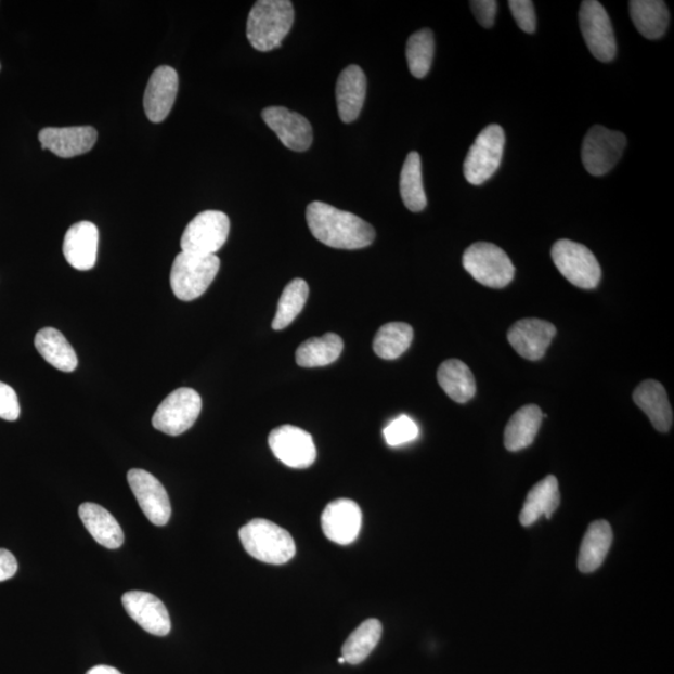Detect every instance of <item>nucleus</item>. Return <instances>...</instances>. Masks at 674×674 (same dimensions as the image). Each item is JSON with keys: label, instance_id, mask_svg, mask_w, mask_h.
I'll list each match as a JSON object with an SVG mask.
<instances>
[{"label": "nucleus", "instance_id": "1", "mask_svg": "<svg viewBox=\"0 0 674 674\" xmlns=\"http://www.w3.org/2000/svg\"><path fill=\"white\" fill-rule=\"evenodd\" d=\"M307 221L315 239L334 249H364L375 241V230L365 220L326 203L309 204Z\"/></svg>", "mask_w": 674, "mask_h": 674}, {"label": "nucleus", "instance_id": "2", "mask_svg": "<svg viewBox=\"0 0 674 674\" xmlns=\"http://www.w3.org/2000/svg\"><path fill=\"white\" fill-rule=\"evenodd\" d=\"M295 20L290 0H259L251 8L246 36L254 49L270 52L282 46Z\"/></svg>", "mask_w": 674, "mask_h": 674}, {"label": "nucleus", "instance_id": "3", "mask_svg": "<svg viewBox=\"0 0 674 674\" xmlns=\"http://www.w3.org/2000/svg\"><path fill=\"white\" fill-rule=\"evenodd\" d=\"M239 536L246 553L260 562L284 565L296 554L291 534L264 519H255L245 524Z\"/></svg>", "mask_w": 674, "mask_h": 674}, {"label": "nucleus", "instance_id": "4", "mask_svg": "<svg viewBox=\"0 0 674 674\" xmlns=\"http://www.w3.org/2000/svg\"><path fill=\"white\" fill-rule=\"evenodd\" d=\"M220 270L217 255L180 252L172 262L171 290L182 301H193L209 289Z\"/></svg>", "mask_w": 674, "mask_h": 674}, {"label": "nucleus", "instance_id": "5", "mask_svg": "<svg viewBox=\"0 0 674 674\" xmlns=\"http://www.w3.org/2000/svg\"><path fill=\"white\" fill-rule=\"evenodd\" d=\"M463 264L476 282L492 289H503L514 281L513 261L495 244H472L464 254Z\"/></svg>", "mask_w": 674, "mask_h": 674}, {"label": "nucleus", "instance_id": "6", "mask_svg": "<svg viewBox=\"0 0 674 674\" xmlns=\"http://www.w3.org/2000/svg\"><path fill=\"white\" fill-rule=\"evenodd\" d=\"M506 137L497 125L484 128L476 138L464 163V174L471 185H482L495 174L503 161Z\"/></svg>", "mask_w": 674, "mask_h": 674}, {"label": "nucleus", "instance_id": "7", "mask_svg": "<svg viewBox=\"0 0 674 674\" xmlns=\"http://www.w3.org/2000/svg\"><path fill=\"white\" fill-rule=\"evenodd\" d=\"M550 255L558 271L580 289H595L601 282V267L594 252L585 245L567 239L558 241Z\"/></svg>", "mask_w": 674, "mask_h": 674}, {"label": "nucleus", "instance_id": "8", "mask_svg": "<svg viewBox=\"0 0 674 674\" xmlns=\"http://www.w3.org/2000/svg\"><path fill=\"white\" fill-rule=\"evenodd\" d=\"M627 139L620 131L596 126L589 129L582 145V163L591 176L604 177L618 164Z\"/></svg>", "mask_w": 674, "mask_h": 674}, {"label": "nucleus", "instance_id": "9", "mask_svg": "<svg viewBox=\"0 0 674 674\" xmlns=\"http://www.w3.org/2000/svg\"><path fill=\"white\" fill-rule=\"evenodd\" d=\"M202 407L200 394L195 390L182 388L172 391L155 411L154 429L170 436L182 435L195 424Z\"/></svg>", "mask_w": 674, "mask_h": 674}, {"label": "nucleus", "instance_id": "10", "mask_svg": "<svg viewBox=\"0 0 674 674\" xmlns=\"http://www.w3.org/2000/svg\"><path fill=\"white\" fill-rule=\"evenodd\" d=\"M230 220L223 211L208 210L187 224L182 236V250L197 255H216L228 241Z\"/></svg>", "mask_w": 674, "mask_h": 674}, {"label": "nucleus", "instance_id": "11", "mask_svg": "<svg viewBox=\"0 0 674 674\" xmlns=\"http://www.w3.org/2000/svg\"><path fill=\"white\" fill-rule=\"evenodd\" d=\"M580 27L592 55L599 62H612L618 54V43H615L610 15L601 3L596 0L582 2Z\"/></svg>", "mask_w": 674, "mask_h": 674}, {"label": "nucleus", "instance_id": "12", "mask_svg": "<svg viewBox=\"0 0 674 674\" xmlns=\"http://www.w3.org/2000/svg\"><path fill=\"white\" fill-rule=\"evenodd\" d=\"M269 446L277 459L291 468H308L315 463L317 455L312 436L291 425L271 431Z\"/></svg>", "mask_w": 674, "mask_h": 674}, {"label": "nucleus", "instance_id": "13", "mask_svg": "<svg viewBox=\"0 0 674 674\" xmlns=\"http://www.w3.org/2000/svg\"><path fill=\"white\" fill-rule=\"evenodd\" d=\"M128 482L147 520L159 528L166 526L170 520L171 505L161 482L141 468L128 472Z\"/></svg>", "mask_w": 674, "mask_h": 674}, {"label": "nucleus", "instance_id": "14", "mask_svg": "<svg viewBox=\"0 0 674 674\" xmlns=\"http://www.w3.org/2000/svg\"><path fill=\"white\" fill-rule=\"evenodd\" d=\"M261 117L287 150L306 152L311 146L314 133L309 120L301 114L284 106H269L262 111Z\"/></svg>", "mask_w": 674, "mask_h": 674}, {"label": "nucleus", "instance_id": "15", "mask_svg": "<svg viewBox=\"0 0 674 674\" xmlns=\"http://www.w3.org/2000/svg\"><path fill=\"white\" fill-rule=\"evenodd\" d=\"M130 619L151 635L164 637L171 630L170 615L166 605L147 592L130 591L121 598Z\"/></svg>", "mask_w": 674, "mask_h": 674}, {"label": "nucleus", "instance_id": "16", "mask_svg": "<svg viewBox=\"0 0 674 674\" xmlns=\"http://www.w3.org/2000/svg\"><path fill=\"white\" fill-rule=\"evenodd\" d=\"M554 324L541 319H523L509 328L508 342L523 359L537 361L545 353L556 336Z\"/></svg>", "mask_w": 674, "mask_h": 674}, {"label": "nucleus", "instance_id": "17", "mask_svg": "<svg viewBox=\"0 0 674 674\" xmlns=\"http://www.w3.org/2000/svg\"><path fill=\"white\" fill-rule=\"evenodd\" d=\"M363 514L357 503L340 498L328 504L322 516L325 536L337 545L348 546L359 536Z\"/></svg>", "mask_w": 674, "mask_h": 674}, {"label": "nucleus", "instance_id": "18", "mask_svg": "<svg viewBox=\"0 0 674 674\" xmlns=\"http://www.w3.org/2000/svg\"><path fill=\"white\" fill-rule=\"evenodd\" d=\"M179 77L176 69L161 65L156 68L144 93V111L147 119L161 122L168 118L176 103Z\"/></svg>", "mask_w": 674, "mask_h": 674}, {"label": "nucleus", "instance_id": "19", "mask_svg": "<svg viewBox=\"0 0 674 674\" xmlns=\"http://www.w3.org/2000/svg\"><path fill=\"white\" fill-rule=\"evenodd\" d=\"M96 139L93 127L46 128L39 133L43 150L64 159L92 151Z\"/></svg>", "mask_w": 674, "mask_h": 674}, {"label": "nucleus", "instance_id": "20", "mask_svg": "<svg viewBox=\"0 0 674 674\" xmlns=\"http://www.w3.org/2000/svg\"><path fill=\"white\" fill-rule=\"evenodd\" d=\"M99 232L90 221H80L64 236L63 254L69 265L80 271L93 269L96 262Z\"/></svg>", "mask_w": 674, "mask_h": 674}, {"label": "nucleus", "instance_id": "21", "mask_svg": "<svg viewBox=\"0 0 674 674\" xmlns=\"http://www.w3.org/2000/svg\"><path fill=\"white\" fill-rule=\"evenodd\" d=\"M367 81L359 65L345 68L336 83V103L340 119L347 125L359 118L366 98Z\"/></svg>", "mask_w": 674, "mask_h": 674}, {"label": "nucleus", "instance_id": "22", "mask_svg": "<svg viewBox=\"0 0 674 674\" xmlns=\"http://www.w3.org/2000/svg\"><path fill=\"white\" fill-rule=\"evenodd\" d=\"M633 400L651 420L654 429L669 432L673 425V410L663 385L654 380H646L633 392Z\"/></svg>", "mask_w": 674, "mask_h": 674}, {"label": "nucleus", "instance_id": "23", "mask_svg": "<svg viewBox=\"0 0 674 674\" xmlns=\"http://www.w3.org/2000/svg\"><path fill=\"white\" fill-rule=\"evenodd\" d=\"M561 495L558 481L555 476L549 475L544 480L534 484L526 497L522 511L520 514V522L524 528H529L540 520L541 516L550 519L554 513L560 506Z\"/></svg>", "mask_w": 674, "mask_h": 674}, {"label": "nucleus", "instance_id": "24", "mask_svg": "<svg viewBox=\"0 0 674 674\" xmlns=\"http://www.w3.org/2000/svg\"><path fill=\"white\" fill-rule=\"evenodd\" d=\"M79 517L86 529L99 545L117 549L125 544V532L108 509L96 504H83L79 507Z\"/></svg>", "mask_w": 674, "mask_h": 674}, {"label": "nucleus", "instance_id": "25", "mask_svg": "<svg viewBox=\"0 0 674 674\" xmlns=\"http://www.w3.org/2000/svg\"><path fill=\"white\" fill-rule=\"evenodd\" d=\"M612 541L613 532L610 523L604 520L591 523L580 547L579 570L582 573L598 570L610 553Z\"/></svg>", "mask_w": 674, "mask_h": 674}, {"label": "nucleus", "instance_id": "26", "mask_svg": "<svg viewBox=\"0 0 674 674\" xmlns=\"http://www.w3.org/2000/svg\"><path fill=\"white\" fill-rule=\"evenodd\" d=\"M545 416L537 405H526L516 411L506 426V449L517 452L531 446L540 431L542 418Z\"/></svg>", "mask_w": 674, "mask_h": 674}, {"label": "nucleus", "instance_id": "27", "mask_svg": "<svg viewBox=\"0 0 674 674\" xmlns=\"http://www.w3.org/2000/svg\"><path fill=\"white\" fill-rule=\"evenodd\" d=\"M35 345L48 364L64 373H72L78 366V358L72 345L56 328H42L35 339Z\"/></svg>", "mask_w": 674, "mask_h": 674}, {"label": "nucleus", "instance_id": "28", "mask_svg": "<svg viewBox=\"0 0 674 674\" xmlns=\"http://www.w3.org/2000/svg\"><path fill=\"white\" fill-rule=\"evenodd\" d=\"M630 13L637 30L647 39H660L667 31L670 11L662 0H632Z\"/></svg>", "mask_w": 674, "mask_h": 674}, {"label": "nucleus", "instance_id": "29", "mask_svg": "<svg viewBox=\"0 0 674 674\" xmlns=\"http://www.w3.org/2000/svg\"><path fill=\"white\" fill-rule=\"evenodd\" d=\"M438 381L448 397L458 404H465L475 397V377L463 361L451 359L442 363L438 370Z\"/></svg>", "mask_w": 674, "mask_h": 674}, {"label": "nucleus", "instance_id": "30", "mask_svg": "<svg viewBox=\"0 0 674 674\" xmlns=\"http://www.w3.org/2000/svg\"><path fill=\"white\" fill-rule=\"evenodd\" d=\"M344 341L339 335L325 334L302 342L296 350V363L301 367H323L340 358Z\"/></svg>", "mask_w": 674, "mask_h": 674}, {"label": "nucleus", "instance_id": "31", "mask_svg": "<svg viewBox=\"0 0 674 674\" xmlns=\"http://www.w3.org/2000/svg\"><path fill=\"white\" fill-rule=\"evenodd\" d=\"M381 636L383 624L379 620L370 619L361 623L345 640L341 649L345 662L353 665L364 662L379 645Z\"/></svg>", "mask_w": 674, "mask_h": 674}, {"label": "nucleus", "instance_id": "32", "mask_svg": "<svg viewBox=\"0 0 674 674\" xmlns=\"http://www.w3.org/2000/svg\"><path fill=\"white\" fill-rule=\"evenodd\" d=\"M400 193L405 207L413 212L426 208L427 197L423 183L420 154L411 152L404 163L400 177Z\"/></svg>", "mask_w": 674, "mask_h": 674}, {"label": "nucleus", "instance_id": "33", "mask_svg": "<svg viewBox=\"0 0 674 674\" xmlns=\"http://www.w3.org/2000/svg\"><path fill=\"white\" fill-rule=\"evenodd\" d=\"M414 339V330L405 323H390L381 326L374 339V351L384 360H394L405 353Z\"/></svg>", "mask_w": 674, "mask_h": 674}, {"label": "nucleus", "instance_id": "34", "mask_svg": "<svg viewBox=\"0 0 674 674\" xmlns=\"http://www.w3.org/2000/svg\"><path fill=\"white\" fill-rule=\"evenodd\" d=\"M309 299V285L302 278H294L285 286L273 322L274 330H284L300 315Z\"/></svg>", "mask_w": 674, "mask_h": 674}, {"label": "nucleus", "instance_id": "35", "mask_svg": "<svg viewBox=\"0 0 674 674\" xmlns=\"http://www.w3.org/2000/svg\"><path fill=\"white\" fill-rule=\"evenodd\" d=\"M435 54L433 33L422 29L407 40L406 57L409 69L415 78L422 79L429 74Z\"/></svg>", "mask_w": 674, "mask_h": 674}, {"label": "nucleus", "instance_id": "36", "mask_svg": "<svg viewBox=\"0 0 674 674\" xmlns=\"http://www.w3.org/2000/svg\"><path fill=\"white\" fill-rule=\"evenodd\" d=\"M418 432L420 431L413 418L402 415L385 427L384 436L388 445L397 448L416 440Z\"/></svg>", "mask_w": 674, "mask_h": 674}, {"label": "nucleus", "instance_id": "37", "mask_svg": "<svg viewBox=\"0 0 674 674\" xmlns=\"http://www.w3.org/2000/svg\"><path fill=\"white\" fill-rule=\"evenodd\" d=\"M508 5L517 26L532 35L537 27L536 12H534L533 2H531V0H511V2H508Z\"/></svg>", "mask_w": 674, "mask_h": 674}, {"label": "nucleus", "instance_id": "38", "mask_svg": "<svg viewBox=\"0 0 674 674\" xmlns=\"http://www.w3.org/2000/svg\"><path fill=\"white\" fill-rule=\"evenodd\" d=\"M21 415V405L16 392L7 385L0 381V418L5 422L18 420Z\"/></svg>", "mask_w": 674, "mask_h": 674}, {"label": "nucleus", "instance_id": "39", "mask_svg": "<svg viewBox=\"0 0 674 674\" xmlns=\"http://www.w3.org/2000/svg\"><path fill=\"white\" fill-rule=\"evenodd\" d=\"M470 7L476 20H478L483 28L493 27L497 14V2H495V0H474Z\"/></svg>", "mask_w": 674, "mask_h": 674}, {"label": "nucleus", "instance_id": "40", "mask_svg": "<svg viewBox=\"0 0 674 674\" xmlns=\"http://www.w3.org/2000/svg\"><path fill=\"white\" fill-rule=\"evenodd\" d=\"M18 571V562H16L11 550L0 548V582L11 580Z\"/></svg>", "mask_w": 674, "mask_h": 674}, {"label": "nucleus", "instance_id": "41", "mask_svg": "<svg viewBox=\"0 0 674 674\" xmlns=\"http://www.w3.org/2000/svg\"><path fill=\"white\" fill-rule=\"evenodd\" d=\"M87 674H122L117 669L109 667V665H95L92 670H89Z\"/></svg>", "mask_w": 674, "mask_h": 674}, {"label": "nucleus", "instance_id": "42", "mask_svg": "<svg viewBox=\"0 0 674 674\" xmlns=\"http://www.w3.org/2000/svg\"><path fill=\"white\" fill-rule=\"evenodd\" d=\"M337 662H339L340 664H342V663H347V662H345V659H344V657H342V656L340 657V659H339V660H337Z\"/></svg>", "mask_w": 674, "mask_h": 674}]
</instances>
